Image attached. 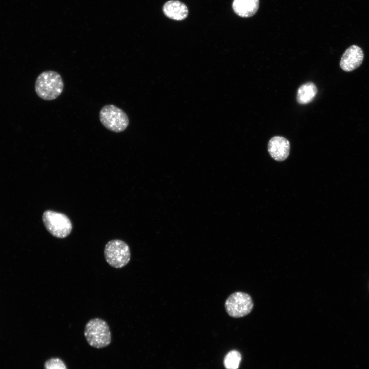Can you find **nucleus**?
<instances>
[{
    "mask_svg": "<svg viewBox=\"0 0 369 369\" xmlns=\"http://www.w3.org/2000/svg\"><path fill=\"white\" fill-rule=\"evenodd\" d=\"M64 86L60 75L56 71L48 70L37 76L35 83V91L42 99L52 100L61 94Z\"/></svg>",
    "mask_w": 369,
    "mask_h": 369,
    "instance_id": "nucleus-1",
    "label": "nucleus"
},
{
    "mask_svg": "<svg viewBox=\"0 0 369 369\" xmlns=\"http://www.w3.org/2000/svg\"><path fill=\"white\" fill-rule=\"evenodd\" d=\"M84 336L88 344L97 348L106 347L111 342V334L108 323L98 318L91 319L86 323Z\"/></svg>",
    "mask_w": 369,
    "mask_h": 369,
    "instance_id": "nucleus-2",
    "label": "nucleus"
},
{
    "mask_svg": "<svg viewBox=\"0 0 369 369\" xmlns=\"http://www.w3.org/2000/svg\"><path fill=\"white\" fill-rule=\"evenodd\" d=\"M101 124L107 129L121 132L126 129L129 124L127 114L113 105H107L101 108L99 113Z\"/></svg>",
    "mask_w": 369,
    "mask_h": 369,
    "instance_id": "nucleus-3",
    "label": "nucleus"
},
{
    "mask_svg": "<svg viewBox=\"0 0 369 369\" xmlns=\"http://www.w3.org/2000/svg\"><path fill=\"white\" fill-rule=\"evenodd\" d=\"M42 219L47 231L55 237L66 238L72 231V223L64 214L47 210L44 212Z\"/></svg>",
    "mask_w": 369,
    "mask_h": 369,
    "instance_id": "nucleus-4",
    "label": "nucleus"
},
{
    "mask_svg": "<svg viewBox=\"0 0 369 369\" xmlns=\"http://www.w3.org/2000/svg\"><path fill=\"white\" fill-rule=\"evenodd\" d=\"M104 256L107 262L111 266L116 269L122 268L130 260V249L125 241L113 239L106 244Z\"/></svg>",
    "mask_w": 369,
    "mask_h": 369,
    "instance_id": "nucleus-5",
    "label": "nucleus"
},
{
    "mask_svg": "<svg viewBox=\"0 0 369 369\" xmlns=\"http://www.w3.org/2000/svg\"><path fill=\"white\" fill-rule=\"evenodd\" d=\"M225 309L228 314L233 318H241L249 314L254 306L250 295L242 292L231 294L226 299Z\"/></svg>",
    "mask_w": 369,
    "mask_h": 369,
    "instance_id": "nucleus-6",
    "label": "nucleus"
},
{
    "mask_svg": "<svg viewBox=\"0 0 369 369\" xmlns=\"http://www.w3.org/2000/svg\"><path fill=\"white\" fill-rule=\"evenodd\" d=\"M363 58L362 49L357 45H351L343 53L340 60V67L345 72L353 71L360 67Z\"/></svg>",
    "mask_w": 369,
    "mask_h": 369,
    "instance_id": "nucleus-7",
    "label": "nucleus"
},
{
    "mask_svg": "<svg viewBox=\"0 0 369 369\" xmlns=\"http://www.w3.org/2000/svg\"><path fill=\"white\" fill-rule=\"evenodd\" d=\"M268 150L274 159L278 161H283L289 155L290 144L286 138L276 136L269 141Z\"/></svg>",
    "mask_w": 369,
    "mask_h": 369,
    "instance_id": "nucleus-8",
    "label": "nucleus"
},
{
    "mask_svg": "<svg viewBox=\"0 0 369 369\" xmlns=\"http://www.w3.org/2000/svg\"><path fill=\"white\" fill-rule=\"evenodd\" d=\"M162 11L167 17L175 20L184 19L189 13L186 5L178 0H170L166 2L162 7Z\"/></svg>",
    "mask_w": 369,
    "mask_h": 369,
    "instance_id": "nucleus-9",
    "label": "nucleus"
},
{
    "mask_svg": "<svg viewBox=\"0 0 369 369\" xmlns=\"http://www.w3.org/2000/svg\"><path fill=\"white\" fill-rule=\"evenodd\" d=\"M259 4V0H233L232 8L237 15L250 17L256 14Z\"/></svg>",
    "mask_w": 369,
    "mask_h": 369,
    "instance_id": "nucleus-10",
    "label": "nucleus"
},
{
    "mask_svg": "<svg viewBox=\"0 0 369 369\" xmlns=\"http://www.w3.org/2000/svg\"><path fill=\"white\" fill-rule=\"evenodd\" d=\"M317 93V88L312 82L301 85L298 89L297 101L299 104H306L313 100Z\"/></svg>",
    "mask_w": 369,
    "mask_h": 369,
    "instance_id": "nucleus-11",
    "label": "nucleus"
},
{
    "mask_svg": "<svg viewBox=\"0 0 369 369\" xmlns=\"http://www.w3.org/2000/svg\"><path fill=\"white\" fill-rule=\"evenodd\" d=\"M241 359V354L236 350L229 352L224 359V365L226 369H237Z\"/></svg>",
    "mask_w": 369,
    "mask_h": 369,
    "instance_id": "nucleus-12",
    "label": "nucleus"
},
{
    "mask_svg": "<svg viewBox=\"0 0 369 369\" xmlns=\"http://www.w3.org/2000/svg\"><path fill=\"white\" fill-rule=\"evenodd\" d=\"M45 369H67L65 362L59 358H52L44 364Z\"/></svg>",
    "mask_w": 369,
    "mask_h": 369,
    "instance_id": "nucleus-13",
    "label": "nucleus"
}]
</instances>
